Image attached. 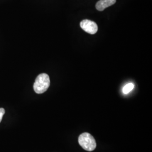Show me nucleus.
<instances>
[{"label":"nucleus","mask_w":152,"mask_h":152,"mask_svg":"<svg viewBox=\"0 0 152 152\" xmlns=\"http://www.w3.org/2000/svg\"><path fill=\"white\" fill-rule=\"evenodd\" d=\"M80 26L83 31L91 34H94L98 32V27L96 23L88 19L81 21Z\"/></svg>","instance_id":"nucleus-3"},{"label":"nucleus","mask_w":152,"mask_h":152,"mask_svg":"<svg viewBox=\"0 0 152 152\" xmlns=\"http://www.w3.org/2000/svg\"><path fill=\"white\" fill-rule=\"evenodd\" d=\"M116 0H100L96 4V8L98 11H102L106 8L114 5Z\"/></svg>","instance_id":"nucleus-4"},{"label":"nucleus","mask_w":152,"mask_h":152,"mask_svg":"<svg viewBox=\"0 0 152 152\" xmlns=\"http://www.w3.org/2000/svg\"><path fill=\"white\" fill-rule=\"evenodd\" d=\"M78 142L83 149L88 152L93 151L96 147V143L94 137L87 132L83 133L80 135Z\"/></svg>","instance_id":"nucleus-2"},{"label":"nucleus","mask_w":152,"mask_h":152,"mask_svg":"<svg viewBox=\"0 0 152 152\" xmlns=\"http://www.w3.org/2000/svg\"><path fill=\"white\" fill-rule=\"evenodd\" d=\"M134 88V85L132 83H129L126 85L122 89V92L125 94H127L131 91Z\"/></svg>","instance_id":"nucleus-5"},{"label":"nucleus","mask_w":152,"mask_h":152,"mask_svg":"<svg viewBox=\"0 0 152 152\" xmlns=\"http://www.w3.org/2000/svg\"><path fill=\"white\" fill-rule=\"evenodd\" d=\"M5 113V109L2 108H0V122H1L2 119V117L4 116V115Z\"/></svg>","instance_id":"nucleus-6"},{"label":"nucleus","mask_w":152,"mask_h":152,"mask_svg":"<svg viewBox=\"0 0 152 152\" xmlns=\"http://www.w3.org/2000/svg\"><path fill=\"white\" fill-rule=\"evenodd\" d=\"M50 85V80L48 75L42 73L39 75L36 78L33 85V88L37 94H41L47 91Z\"/></svg>","instance_id":"nucleus-1"}]
</instances>
